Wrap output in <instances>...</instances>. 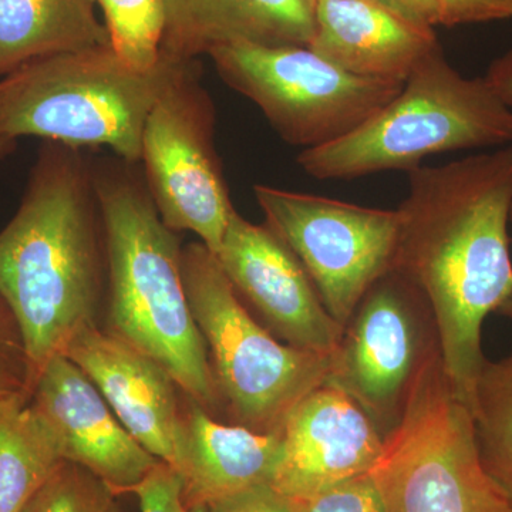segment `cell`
Here are the masks:
<instances>
[{
  "label": "cell",
  "instance_id": "d6a6232c",
  "mask_svg": "<svg viewBox=\"0 0 512 512\" xmlns=\"http://www.w3.org/2000/svg\"><path fill=\"white\" fill-rule=\"evenodd\" d=\"M510 229H511V247H512V208H511V215H510Z\"/></svg>",
  "mask_w": 512,
  "mask_h": 512
},
{
  "label": "cell",
  "instance_id": "836d02e7",
  "mask_svg": "<svg viewBox=\"0 0 512 512\" xmlns=\"http://www.w3.org/2000/svg\"><path fill=\"white\" fill-rule=\"evenodd\" d=\"M510 5H511V19H512V0H510Z\"/></svg>",
  "mask_w": 512,
  "mask_h": 512
},
{
  "label": "cell",
  "instance_id": "ffe728a7",
  "mask_svg": "<svg viewBox=\"0 0 512 512\" xmlns=\"http://www.w3.org/2000/svg\"><path fill=\"white\" fill-rule=\"evenodd\" d=\"M29 394L0 397V512H20L63 463V441Z\"/></svg>",
  "mask_w": 512,
  "mask_h": 512
},
{
  "label": "cell",
  "instance_id": "ba28073f",
  "mask_svg": "<svg viewBox=\"0 0 512 512\" xmlns=\"http://www.w3.org/2000/svg\"><path fill=\"white\" fill-rule=\"evenodd\" d=\"M208 57L222 82L256 104L276 133L301 151L352 133L404 84L356 76L308 46L229 45Z\"/></svg>",
  "mask_w": 512,
  "mask_h": 512
},
{
  "label": "cell",
  "instance_id": "f1b7e54d",
  "mask_svg": "<svg viewBox=\"0 0 512 512\" xmlns=\"http://www.w3.org/2000/svg\"><path fill=\"white\" fill-rule=\"evenodd\" d=\"M484 77L512 110V49L494 59Z\"/></svg>",
  "mask_w": 512,
  "mask_h": 512
},
{
  "label": "cell",
  "instance_id": "44dd1931",
  "mask_svg": "<svg viewBox=\"0 0 512 512\" xmlns=\"http://www.w3.org/2000/svg\"><path fill=\"white\" fill-rule=\"evenodd\" d=\"M470 413L481 466L512 504V353L485 359Z\"/></svg>",
  "mask_w": 512,
  "mask_h": 512
},
{
  "label": "cell",
  "instance_id": "5bb4252c",
  "mask_svg": "<svg viewBox=\"0 0 512 512\" xmlns=\"http://www.w3.org/2000/svg\"><path fill=\"white\" fill-rule=\"evenodd\" d=\"M30 402L55 427L64 458L92 471L119 495L127 494L161 461L128 433L99 389L69 357L55 356L46 363Z\"/></svg>",
  "mask_w": 512,
  "mask_h": 512
},
{
  "label": "cell",
  "instance_id": "7402d4cb",
  "mask_svg": "<svg viewBox=\"0 0 512 512\" xmlns=\"http://www.w3.org/2000/svg\"><path fill=\"white\" fill-rule=\"evenodd\" d=\"M103 10L110 46L130 66L150 70L163 57L164 0H93Z\"/></svg>",
  "mask_w": 512,
  "mask_h": 512
},
{
  "label": "cell",
  "instance_id": "4dcf8cb0",
  "mask_svg": "<svg viewBox=\"0 0 512 512\" xmlns=\"http://www.w3.org/2000/svg\"><path fill=\"white\" fill-rule=\"evenodd\" d=\"M16 147V140L0 136V161L9 156Z\"/></svg>",
  "mask_w": 512,
  "mask_h": 512
},
{
  "label": "cell",
  "instance_id": "277c9868",
  "mask_svg": "<svg viewBox=\"0 0 512 512\" xmlns=\"http://www.w3.org/2000/svg\"><path fill=\"white\" fill-rule=\"evenodd\" d=\"M183 63L163 53L138 70L110 45L35 60L0 79V136L107 147L140 163L148 114Z\"/></svg>",
  "mask_w": 512,
  "mask_h": 512
},
{
  "label": "cell",
  "instance_id": "7c38bea8",
  "mask_svg": "<svg viewBox=\"0 0 512 512\" xmlns=\"http://www.w3.org/2000/svg\"><path fill=\"white\" fill-rule=\"evenodd\" d=\"M215 258L239 298L251 303L286 345L332 355L343 328L301 261L268 224H254L234 211Z\"/></svg>",
  "mask_w": 512,
  "mask_h": 512
},
{
  "label": "cell",
  "instance_id": "484cf974",
  "mask_svg": "<svg viewBox=\"0 0 512 512\" xmlns=\"http://www.w3.org/2000/svg\"><path fill=\"white\" fill-rule=\"evenodd\" d=\"M127 494L136 495L141 512H207V507L191 508L184 503L183 480L165 461H160Z\"/></svg>",
  "mask_w": 512,
  "mask_h": 512
},
{
  "label": "cell",
  "instance_id": "ac0fdd59",
  "mask_svg": "<svg viewBox=\"0 0 512 512\" xmlns=\"http://www.w3.org/2000/svg\"><path fill=\"white\" fill-rule=\"evenodd\" d=\"M315 0H164L163 50L190 62L229 45L309 46Z\"/></svg>",
  "mask_w": 512,
  "mask_h": 512
},
{
  "label": "cell",
  "instance_id": "5b68a950",
  "mask_svg": "<svg viewBox=\"0 0 512 512\" xmlns=\"http://www.w3.org/2000/svg\"><path fill=\"white\" fill-rule=\"evenodd\" d=\"M512 144V110L485 77H467L441 47L407 77L402 90L366 123L298 164L318 180H355L412 171L436 154Z\"/></svg>",
  "mask_w": 512,
  "mask_h": 512
},
{
  "label": "cell",
  "instance_id": "4316f807",
  "mask_svg": "<svg viewBox=\"0 0 512 512\" xmlns=\"http://www.w3.org/2000/svg\"><path fill=\"white\" fill-rule=\"evenodd\" d=\"M439 25H476L511 19L510 0H434Z\"/></svg>",
  "mask_w": 512,
  "mask_h": 512
},
{
  "label": "cell",
  "instance_id": "cb8c5ba5",
  "mask_svg": "<svg viewBox=\"0 0 512 512\" xmlns=\"http://www.w3.org/2000/svg\"><path fill=\"white\" fill-rule=\"evenodd\" d=\"M289 500L296 512H386L382 490L372 471L309 497Z\"/></svg>",
  "mask_w": 512,
  "mask_h": 512
},
{
  "label": "cell",
  "instance_id": "f546056e",
  "mask_svg": "<svg viewBox=\"0 0 512 512\" xmlns=\"http://www.w3.org/2000/svg\"><path fill=\"white\" fill-rule=\"evenodd\" d=\"M382 2L397 12L403 13L407 18L430 26V28L439 26V15H437L434 0H382Z\"/></svg>",
  "mask_w": 512,
  "mask_h": 512
},
{
  "label": "cell",
  "instance_id": "2e32d148",
  "mask_svg": "<svg viewBox=\"0 0 512 512\" xmlns=\"http://www.w3.org/2000/svg\"><path fill=\"white\" fill-rule=\"evenodd\" d=\"M313 52L340 69L370 79L406 82L439 49L434 28L382 0H315Z\"/></svg>",
  "mask_w": 512,
  "mask_h": 512
},
{
  "label": "cell",
  "instance_id": "8992f818",
  "mask_svg": "<svg viewBox=\"0 0 512 512\" xmlns=\"http://www.w3.org/2000/svg\"><path fill=\"white\" fill-rule=\"evenodd\" d=\"M181 265L192 316L232 419L258 433H281L293 407L328 380L329 356L275 339L252 318L201 242L183 248Z\"/></svg>",
  "mask_w": 512,
  "mask_h": 512
},
{
  "label": "cell",
  "instance_id": "52a82bcc",
  "mask_svg": "<svg viewBox=\"0 0 512 512\" xmlns=\"http://www.w3.org/2000/svg\"><path fill=\"white\" fill-rule=\"evenodd\" d=\"M372 473L386 512H512L481 466L473 417L451 389L441 355L414 384Z\"/></svg>",
  "mask_w": 512,
  "mask_h": 512
},
{
  "label": "cell",
  "instance_id": "3957f363",
  "mask_svg": "<svg viewBox=\"0 0 512 512\" xmlns=\"http://www.w3.org/2000/svg\"><path fill=\"white\" fill-rule=\"evenodd\" d=\"M133 165H92L106 241L109 330L156 360L212 414L222 400L185 292L183 247Z\"/></svg>",
  "mask_w": 512,
  "mask_h": 512
},
{
  "label": "cell",
  "instance_id": "9a60e30c",
  "mask_svg": "<svg viewBox=\"0 0 512 512\" xmlns=\"http://www.w3.org/2000/svg\"><path fill=\"white\" fill-rule=\"evenodd\" d=\"M63 356L86 373L120 423L148 453L174 466L181 389L163 366L99 326L74 336Z\"/></svg>",
  "mask_w": 512,
  "mask_h": 512
},
{
  "label": "cell",
  "instance_id": "1f68e13d",
  "mask_svg": "<svg viewBox=\"0 0 512 512\" xmlns=\"http://www.w3.org/2000/svg\"><path fill=\"white\" fill-rule=\"evenodd\" d=\"M497 313H500V315L505 316V318L510 319L512 322V293L508 296L507 301L501 305V308L498 309Z\"/></svg>",
  "mask_w": 512,
  "mask_h": 512
},
{
  "label": "cell",
  "instance_id": "d4e9b609",
  "mask_svg": "<svg viewBox=\"0 0 512 512\" xmlns=\"http://www.w3.org/2000/svg\"><path fill=\"white\" fill-rule=\"evenodd\" d=\"M19 393H33L29 359L18 322L0 298V397Z\"/></svg>",
  "mask_w": 512,
  "mask_h": 512
},
{
  "label": "cell",
  "instance_id": "d6986e66",
  "mask_svg": "<svg viewBox=\"0 0 512 512\" xmlns=\"http://www.w3.org/2000/svg\"><path fill=\"white\" fill-rule=\"evenodd\" d=\"M92 0H0V79L35 60L110 45Z\"/></svg>",
  "mask_w": 512,
  "mask_h": 512
},
{
  "label": "cell",
  "instance_id": "9c48e42d",
  "mask_svg": "<svg viewBox=\"0 0 512 512\" xmlns=\"http://www.w3.org/2000/svg\"><path fill=\"white\" fill-rule=\"evenodd\" d=\"M140 163L164 224L194 232L217 255L235 208L215 148L214 103L197 60L181 64L148 114Z\"/></svg>",
  "mask_w": 512,
  "mask_h": 512
},
{
  "label": "cell",
  "instance_id": "30bf717a",
  "mask_svg": "<svg viewBox=\"0 0 512 512\" xmlns=\"http://www.w3.org/2000/svg\"><path fill=\"white\" fill-rule=\"evenodd\" d=\"M437 355L439 332L429 301L393 268L365 293L343 326L326 382L352 397L386 437Z\"/></svg>",
  "mask_w": 512,
  "mask_h": 512
},
{
  "label": "cell",
  "instance_id": "6da1fadb",
  "mask_svg": "<svg viewBox=\"0 0 512 512\" xmlns=\"http://www.w3.org/2000/svg\"><path fill=\"white\" fill-rule=\"evenodd\" d=\"M394 268L426 296L441 360L471 409L483 325L512 293V144L407 173Z\"/></svg>",
  "mask_w": 512,
  "mask_h": 512
},
{
  "label": "cell",
  "instance_id": "e0dca14e",
  "mask_svg": "<svg viewBox=\"0 0 512 512\" xmlns=\"http://www.w3.org/2000/svg\"><path fill=\"white\" fill-rule=\"evenodd\" d=\"M281 446V433L218 423L187 396L171 466L183 480L184 503L191 508L210 507L258 485H269Z\"/></svg>",
  "mask_w": 512,
  "mask_h": 512
},
{
  "label": "cell",
  "instance_id": "4fadbf2b",
  "mask_svg": "<svg viewBox=\"0 0 512 512\" xmlns=\"http://www.w3.org/2000/svg\"><path fill=\"white\" fill-rule=\"evenodd\" d=\"M281 437L269 487L292 500L370 473L384 448V437L365 410L329 382L293 407Z\"/></svg>",
  "mask_w": 512,
  "mask_h": 512
},
{
  "label": "cell",
  "instance_id": "603a6c76",
  "mask_svg": "<svg viewBox=\"0 0 512 512\" xmlns=\"http://www.w3.org/2000/svg\"><path fill=\"white\" fill-rule=\"evenodd\" d=\"M20 512H126L106 481L64 460Z\"/></svg>",
  "mask_w": 512,
  "mask_h": 512
},
{
  "label": "cell",
  "instance_id": "83f0119b",
  "mask_svg": "<svg viewBox=\"0 0 512 512\" xmlns=\"http://www.w3.org/2000/svg\"><path fill=\"white\" fill-rule=\"evenodd\" d=\"M207 512H296L289 498L269 485H258L244 493L207 507Z\"/></svg>",
  "mask_w": 512,
  "mask_h": 512
},
{
  "label": "cell",
  "instance_id": "8fae6325",
  "mask_svg": "<svg viewBox=\"0 0 512 512\" xmlns=\"http://www.w3.org/2000/svg\"><path fill=\"white\" fill-rule=\"evenodd\" d=\"M254 194L265 224L292 249L343 328L365 293L394 268L399 214L264 184Z\"/></svg>",
  "mask_w": 512,
  "mask_h": 512
},
{
  "label": "cell",
  "instance_id": "7a4b0ae2",
  "mask_svg": "<svg viewBox=\"0 0 512 512\" xmlns=\"http://www.w3.org/2000/svg\"><path fill=\"white\" fill-rule=\"evenodd\" d=\"M106 279L92 165L80 148L49 143L19 210L0 232V298L22 333L32 387L74 336L97 326Z\"/></svg>",
  "mask_w": 512,
  "mask_h": 512
},
{
  "label": "cell",
  "instance_id": "e575fe53",
  "mask_svg": "<svg viewBox=\"0 0 512 512\" xmlns=\"http://www.w3.org/2000/svg\"><path fill=\"white\" fill-rule=\"evenodd\" d=\"M92 2H93V0H92Z\"/></svg>",
  "mask_w": 512,
  "mask_h": 512
}]
</instances>
